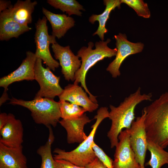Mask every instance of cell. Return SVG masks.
Instances as JSON below:
<instances>
[{"instance_id":"cell-1","label":"cell","mask_w":168,"mask_h":168,"mask_svg":"<svg viewBox=\"0 0 168 168\" xmlns=\"http://www.w3.org/2000/svg\"><path fill=\"white\" fill-rule=\"evenodd\" d=\"M140 90L139 87L135 92L126 97L118 106L110 105L109 118L111 124L107 136L111 148L117 145L119 135L123 129H130L135 118V110L137 105L142 101L151 100V94H141Z\"/></svg>"},{"instance_id":"cell-2","label":"cell","mask_w":168,"mask_h":168,"mask_svg":"<svg viewBox=\"0 0 168 168\" xmlns=\"http://www.w3.org/2000/svg\"><path fill=\"white\" fill-rule=\"evenodd\" d=\"M147 139L164 149L168 147V92L162 94L143 109Z\"/></svg>"},{"instance_id":"cell-3","label":"cell","mask_w":168,"mask_h":168,"mask_svg":"<svg viewBox=\"0 0 168 168\" xmlns=\"http://www.w3.org/2000/svg\"><path fill=\"white\" fill-rule=\"evenodd\" d=\"M111 41L108 38L105 41H100L95 43V48L93 49L94 43L91 41L88 44V47L83 46L77 52V56L81 58V65L76 72L74 83H80L81 86L89 95L91 100L97 103L96 96H93L89 91L86 83V77L89 69L98 62L105 58H110L116 55L117 49L116 48L112 49L108 46Z\"/></svg>"},{"instance_id":"cell-4","label":"cell","mask_w":168,"mask_h":168,"mask_svg":"<svg viewBox=\"0 0 168 168\" xmlns=\"http://www.w3.org/2000/svg\"><path fill=\"white\" fill-rule=\"evenodd\" d=\"M109 112L106 107H101L98 110L94 119H96L91 126L92 129L89 135L79 146L70 152H66L59 148H55L54 160H64L77 166L86 167L96 157L92 149V146L95 134L100 123L105 118H109Z\"/></svg>"},{"instance_id":"cell-5","label":"cell","mask_w":168,"mask_h":168,"mask_svg":"<svg viewBox=\"0 0 168 168\" xmlns=\"http://www.w3.org/2000/svg\"><path fill=\"white\" fill-rule=\"evenodd\" d=\"M10 100L8 104L27 109L35 123L43 124L48 128L55 127L61 118L59 103L53 99L40 97L27 101L12 97Z\"/></svg>"},{"instance_id":"cell-6","label":"cell","mask_w":168,"mask_h":168,"mask_svg":"<svg viewBox=\"0 0 168 168\" xmlns=\"http://www.w3.org/2000/svg\"><path fill=\"white\" fill-rule=\"evenodd\" d=\"M47 20L45 16L39 18L35 24V42L36 50L35 53L37 58L42 60L47 67L55 71L59 66V63L52 57L49 50V45L57 42L56 37L49 35L47 26Z\"/></svg>"},{"instance_id":"cell-7","label":"cell","mask_w":168,"mask_h":168,"mask_svg":"<svg viewBox=\"0 0 168 168\" xmlns=\"http://www.w3.org/2000/svg\"><path fill=\"white\" fill-rule=\"evenodd\" d=\"M41 59L37 58L35 67V80L38 83L40 89L34 98L45 97L54 99L59 96L63 91L59 85L60 77L55 75L49 68H44Z\"/></svg>"},{"instance_id":"cell-8","label":"cell","mask_w":168,"mask_h":168,"mask_svg":"<svg viewBox=\"0 0 168 168\" xmlns=\"http://www.w3.org/2000/svg\"><path fill=\"white\" fill-rule=\"evenodd\" d=\"M146 112L143 109L142 114L134 120L129 130L130 142L136 159L141 168H145L144 163L147 148V138L145 124Z\"/></svg>"},{"instance_id":"cell-9","label":"cell","mask_w":168,"mask_h":168,"mask_svg":"<svg viewBox=\"0 0 168 168\" xmlns=\"http://www.w3.org/2000/svg\"><path fill=\"white\" fill-rule=\"evenodd\" d=\"M114 38L117 51L115 59L109 64L106 70L112 77L116 78L120 75V67L125 59L130 55L141 52L144 44L141 42L134 43L129 41L125 34L119 33L114 35Z\"/></svg>"},{"instance_id":"cell-10","label":"cell","mask_w":168,"mask_h":168,"mask_svg":"<svg viewBox=\"0 0 168 168\" xmlns=\"http://www.w3.org/2000/svg\"><path fill=\"white\" fill-rule=\"evenodd\" d=\"M118 138L113 168H141L130 144L129 129L122 130Z\"/></svg>"},{"instance_id":"cell-11","label":"cell","mask_w":168,"mask_h":168,"mask_svg":"<svg viewBox=\"0 0 168 168\" xmlns=\"http://www.w3.org/2000/svg\"><path fill=\"white\" fill-rule=\"evenodd\" d=\"M51 47L54 57L59 61L65 79L74 81L75 73L81 65L79 57L74 54L69 45L64 47L56 43L52 44Z\"/></svg>"},{"instance_id":"cell-12","label":"cell","mask_w":168,"mask_h":168,"mask_svg":"<svg viewBox=\"0 0 168 168\" xmlns=\"http://www.w3.org/2000/svg\"><path fill=\"white\" fill-rule=\"evenodd\" d=\"M26 56L16 70L0 79V86L8 90V86L15 82L35 80L34 67L37 58L35 53L27 51Z\"/></svg>"},{"instance_id":"cell-13","label":"cell","mask_w":168,"mask_h":168,"mask_svg":"<svg viewBox=\"0 0 168 168\" xmlns=\"http://www.w3.org/2000/svg\"><path fill=\"white\" fill-rule=\"evenodd\" d=\"M24 129L21 121L12 113L8 114L7 120L0 130V143L10 147L22 146Z\"/></svg>"},{"instance_id":"cell-14","label":"cell","mask_w":168,"mask_h":168,"mask_svg":"<svg viewBox=\"0 0 168 168\" xmlns=\"http://www.w3.org/2000/svg\"><path fill=\"white\" fill-rule=\"evenodd\" d=\"M58 97L60 100L76 104L90 112L96 110L99 106L97 103L91 100L86 92L78 84H69L66 86Z\"/></svg>"},{"instance_id":"cell-15","label":"cell","mask_w":168,"mask_h":168,"mask_svg":"<svg viewBox=\"0 0 168 168\" xmlns=\"http://www.w3.org/2000/svg\"><path fill=\"white\" fill-rule=\"evenodd\" d=\"M91 120L84 114L80 117L72 119H62L59 122L66 130L67 140L68 144L75 143H81L87 137L85 133V125Z\"/></svg>"},{"instance_id":"cell-16","label":"cell","mask_w":168,"mask_h":168,"mask_svg":"<svg viewBox=\"0 0 168 168\" xmlns=\"http://www.w3.org/2000/svg\"><path fill=\"white\" fill-rule=\"evenodd\" d=\"M0 168H28L22 146L12 148L0 143Z\"/></svg>"},{"instance_id":"cell-17","label":"cell","mask_w":168,"mask_h":168,"mask_svg":"<svg viewBox=\"0 0 168 168\" xmlns=\"http://www.w3.org/2000/svg\"><path fill=\"white\" fill-rule=\"evenodd\" d=\"M37 4L36 1L18 0L12 7L2 12L20 24L28 26L32 23V14Z\"/></svg>"},{"instance_id":"cell-18","label":"cell","mask_w":168,"mask_h":168,"mask_svg":"<svg viewBox=\"0 0 168 168\" xmlns=\"http://www.w3.org/2000/svg\"><path fill=\"white\" fill-rule=\"evenodd\" d=\"M42 11L50 24L52 35L58 39L64 36L67 31L74 26L75 21L72 17L64 14L53 13L44 7Z\"/></svg>"},{"instance_id":"cell-19","label":"cell","mask_w":168,"mask_h":168,"mask_svg":"<svg viewBox=\"0 0 168 168\" xmlns=\"http://www.w3.org/2000/svg\"><path fill=\"white\" fill-rule=\"evenodd\" d=\"M0 14L1 41H8L12 38H17L32 29L28 26L20 24L2 12Z\"/></svg>"},{"instance_id":"cell-20","label":"cell","mask_w":168,"mask_h":168,"mask_svg":"<svg viewBox=\"0 0 168 168\" xmlns=\"http://www.w3.org/2000/svg\"><path fill=\"white\" fill-rule=\"evenodd\" d=\"M103 3L105 6L104 11L100 14H93L89 19V21L92 24H94L96 21H98V27L93 34V36L97 35L101 41H104V35L108 32L105 28V24L109 18L110 13L117 7L120 8L121 4V0H104Z\"/></svg>"},{"instance_id":"cell-21","label":"cell","mask_w":168,"mask_h":168,"mask_svg":"<svg viewBox=\"0 0 168 168\" xmlns=\"http://www.w3.org/2000/svg\"><path fill=\"white\" fill-rule=\"evenodd\" d=\"M147 148L151 154L150 160L145 165L152 168H161L163 165L168 164V152L157 143L150 140H147Z\"/></svg>"},{"instance_id":"cell-22","label":"cell","mask_w":168,"mask_h":168,"mask_svg":"<svg viewBox=\"0 0 168 168\" xmlns=\"http://www.w3.org/2000/svg\"><path fill=\"white\" fill-rule=\"evenodd\" d=\"M47 2L55 8L66 12L69 16L72 15L82 16L80 11L85 10L83 6L75 0H48Z\"/></svg>"},{"instance_id":"cell-23","label":"cell","mask_w":168,"mask_h":168,"mask_svg":"<svg viewBox=\"0 0 168 168\" xmlns=\"http://www.w3.org/2000/svg\"><path fill=\"white\" fill-rule=\"evenodd\" d=\"M59 104L61 118L63 119H72L79 118L86 111L76 104L63 100L58 101Z\"/></svg>"},{"instance_id":"cell-24","label":"cell","mask_w":168,"mask_h":168,"mask_svg":"<svg viewBox=\"0 0 168 168\" xmlns=\"http://www.w3.org/2000/svg\"><path fill=\"white\" fill-rule=\"evenodd\" d=\"M53 142L48 139L44 145L37 150V153L40 156L41 162L40 168H57L55 160L51 153Z\"/></svg>"},{"instance_id":"cell-25","label":"cell","mask_w":168,"mask_h":168,"mask_svg":"<svg viewBox=\"0 0 168 168\" xmlns=\"http://www.w3.org/2000/svg\"><path fill=\"white\" fill-rule=\"evenodd\" d=\"M122 3H124L132 8L140 16L149 18L151 12L147 3L142 0H121Z\"/></svg>"},{"instance_id":"cell-26","label":"cell","mask_w":168,"mask_h":168,"mask_svg":"<svg viewBox=\"0 0 168 168\" xmlns=\"http://www.w3.org/2000/svg\"><path fill=\"white\" fill-rule=\"evenodd\" d=\"M92 149L96 157L107 168H113V161L94 142L92 146Z\"/></svg>"},{"instance_id":"cell-27","label":"cell","mask_w":168,"mask_h":168,"mask_svg":"<svg viewBox=\"0 0 168 168\" xmlns=\"http://www.w3.org/2000/svg\"><path fill=\"white\" fill-rule=\"evenodd\" d=\"M57 168H86L75 165L64 160H55Z\"/></svg>"},{"instance_id":"cell-28","label":"cell","mask_w":168,"mask_h":168,"mask_svg":"<svg viewBox=\"0 0 168 168\" xmlns=\"http://www.w3.org/2000/svg\"><path fill=\"white\" fill-rule=\"evenodd\" d=\"M86 167V168H107L97 157Z\"/></svg>"},{"instance_id":"cell-29","label":"cell","mask_w":168,"mask_h":168,"mask_svg":"<svg viewBox=\"0 0 168 168\" xmlns=\"http://www.w3.org/2000/svg\"><path fill=\"white\" fill-rule=\"evenodd\" d=\"M13 5L10 1L0 0V13L9 9Z\"/></svg>"},{"instance_id":"cell-30","label":"cell","mask_w":168,"mask_h":168,"mask_svg":"<svg viewBox=\"0 0 168 168\" xmlns=\"http://www.w3.org/2000/svg\"><path fill=\"white\" fill-rule=\"evenodd\" d=\"M8 114L5 113L0 114V130L6 124L7 120Z\"/></svg>"},{"instance_id":"cell-31","label":"cell","mask_w":168,"mask_h":168,"mask_svg":"<svg viewBox=\"0 0 168 168\" xmlns=\"http://www.w3.org/2000/svg\"><path fill=\"white\" fill-rule=\"evenodd\" d=\"M7 90H4L0 99V106H1L7 100H9Z\"/></svg>"}]
</instances>
